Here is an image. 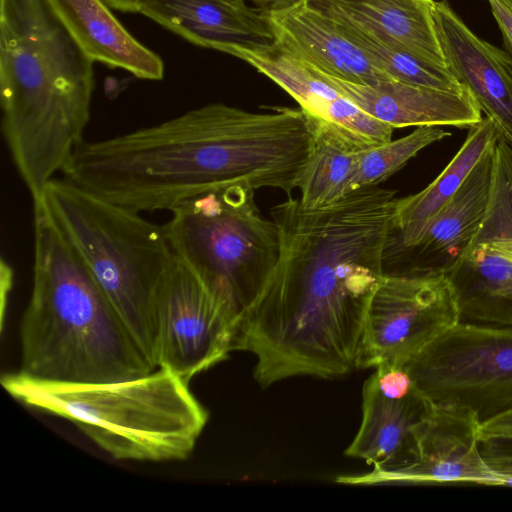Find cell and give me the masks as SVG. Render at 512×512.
I'll return each mask as SVG.
<instances>
[{
  "label": "cell",
  "mask_w": 512,
  "mask_h": 512,
  "mask_svg": "<svg viewBox=\"0 0 512 512\" xmlns=\"http://www.w3.org/2000/svg\"><path fill=\"white\" fill-rule=\"evenodd\" d=\"M310 116V115H309ZM313 145L300 179V202L306 208L333 204L349 193L360 151L366 147L337 126L310 116Z\"/></svg>",
  "instance_id": "23"
},
{
  "label": "cell",
  "mask_w": 512,
  "mask_h": 512,
  "mask_svg": "<svg viewBox=\"0 0 512 512\" xmlns=\"http://www.w3.org/2000/svg\"><path fill=\"white\" fill-rule=\"evenodd\" d=\"M430 405L403 366H378L363 385L361 424L345 454L379 469L409 463Z\"/></svg>",
  "instance_id": "12"
},
{
  "label": "cell",
  "mask_w": 512,
  "mask_h": 512,
  "mask_svg": "<svg viewBox=\"0 0 512 512\" xmlns=\"http://www.w3.org/2000/svg\"><path fill=\"white\" fill-rule=\"evenodd\" d=\"M481 427V420L468 409L431 404L417 430L415 451L409 463L393 469L373 468L361 475L340 476L336 482L499 486L481 452Z\"/></svg>",
  "instance_id": "11"
},
{
  "label": "cell",
  "mask_w": 512,
  "mask_h": 512,
  "mask_svg": "<svg viewBox=\"0 0 512 512\" xmlns=\"http://www.w3.org/2000/svg\"><path fill=\"white\" fill-rule=\"evenodd\" d=\"M236 57L283 88L305 113L337 126L360 144L377 146L391 140L393 127L363 112L320 72L274 45L262 52L240 51Z\"/></svg>",
  "instance_id": "17"
},
{
  "label": "cell",
  "mask_w": 512,
  "mask_h": 512,
  "mask_svg": "<svg viewBox=\"0 0 512 512\" xmlns=\"http://www.w3.org/2000/svg\"><path fill=\"white\" fill-rule=\"evenodd\" d=\"M61 24L94 62L123 69L133 76L159 81L161 57L141 44L117 20L104 0H46Z\"/></svg>",
  "instance_id": "18"
},
{
  "label": "cell",
  "mask_w": 512,
  "mask_h": 512,
  "mask_svg": "<svg viewBox=\"0 0 512 512\" xmlns=\"http://www.w3.org/2000/svg\"><path fill=\"white\" fill-rule=\"evenodd\" d=\"M313 9L330 18L341 33L366 53L392 80L450 92H463L467 89L448 68L427 63L397 46L380 40L338 12Z\"/></svg>",
  "instance_id": "24"
},
{
  "label": "cell",
  "mask_w": 512,
  "mask_h": 512,
  "mask_svg": "<svg viewBox=\"0 0 512 512\" xmlns=\"http://www.w3.org/2000/svg\"><path fill=\"white\" fill-rule=\"evenodd\" d=\"M33 206V285L20 326L19 372L44 381L106 383L158 368L44 209Z\"/></svg>",
  "instance_id": "4"
},
{
  "label": "cell",
  "mask_w": 512,
  "mask_h": 512,
  "mask_svg": "<svg viewBox=\"0 0 512 512\" xmlns=\"http://www.w3.org/2000/svg\"><path fill=\"white\" fill-rule=\"evenodd\" d=\"M163 226L173 253L227 299L241 324L279 255L278 226L259 211L254 189L231 185L195 196Z\"/></svg>",
  "instance_id": "7"
},
{
  "label": "cell",
  "mask_w": 512,
  "mask_h": 512,
  "mask_svg": "<svg viewBox=\"0 0 512 512\" xmlns=\"http://www.w3.org/2000/svg\"><path fill=\"white\" fill-rule=\"evenodd\" d=\"M499 135L495 123L489 117L483 118L470 128L458 152L428 186L416 194L397 198L394 233L405 248L417 244L431 219L458 191Z\"/></svg>",
  "instance_id": "21"
},
{
  "label": "cell",
  "mask_w": 512,
  "mask_h": 512,
  "mask_svg": "<svg viewBox=\"0 0 512 512\" xmlns=\"http://www.w3.org/2000/svg\"><path fill=\"white\" fill-rule=\"evenodd\" d=\"M239 327L227 299L174 254L155 303L156 366L189 383L237 350Z\"/></svg>",
  "instance_id": "9"
},
{
  "label": "cell",
  "mask_w": 512,
  "mask_h": 512,
  "mask_svg": "<svg viewBox=\"0 0 512 512\" xmlns=\"http://www.w3.org/2000/svg\"><path fill=\"white\" fill-rule=\"evenodd\" d=\"M93 63L46 0H0L2 131L32 199L85 141Z\"/></svg>",
  "instance_id": "3"
},
{
  "label": "cell",
  "mask_w": 512,
  "mask_h": 512,
  "mask_svg": "<svg viewBox=\"0 0 512 512\" xmlns=\"http://www.w3.org/2000/svg\"><path fill=\"white\" fill-rule=\"evenodd\" d=\"M503 240H512V147L499 135L493 151V174L487 211L469 246Z\"/></svg>",
  "instance_id": "26"
},
{
  "label": "cell",
  "mask_w": 512,
  "mask_h": 512,
  "mask_svg": "<svg viewBox=\"0 0 512 512\" xmlns=\"http://www.w3.org/2000/svg\"><path fill=\"white\" fill-rule=\"evenodd\" d=\"M495 144L485 152L458 191L431 219L413 248L427 254L447 256L452 264L469 246L487 211Z\"/></svg>",
  "instance_id": "22"
},
{
  "label": "cell",
  "mask_w": 512,
  "mask_h": 512,
  "mask_svg": "<svg viewBox=\"0 0 512 512\" xmlns=\"http://www.w3.org/2000/svg\"><path fill=\"white\" fill-rule=\"evenodd\" d=\"M1 384L23 404L73 422L116 460H184L208 420L189 383L161 367L106 383L44 381L18 371Z\"/></svg>",
  "instance_id": "5"
},
{
  "label": "cell",
  "mask_w": 512,
  "mask_h": 512,
  "mask_svg": "<svg viewBox=\"0 0 512 512\" xmlns=\"http://www.w3.org/2000/svg\"><path fill=\"white\" fill-rule=\"evenodd\" d=\"M396 193L366 186L320 208L288 199L271 209L279 255L239 327L261 387L357 369L367 309L384 275Z\"/></svg>",
  "instance_id": "1"
},
{
  "label": "cell",
  "mask_w": 512,
  "mask_h": 512,
  "mask_svg": "<svg viewBox=\"0 0 512 512\" xmlns=\"http://www.w3.org/2000/svg\"><path fill=\"white\" fill-rule=\"evenodd\" d=\"M112 9L125 13H139L144 0H104Z\"/></svg>",
  "instance_id": "31"
},
{
  "label": "cell",
  "mask_w": 512,
  "mask_h": 512,
  "mask_svg": "<svg viewBox=\"0 0 512 512\" xmlns=\"http://www.w3.org/2000/svg\"><path fill=\"white\" fill-rule=\"evenodd\" d=\"M338 12L380 40L447 68L434 20L435 0H302Z\"/></svg>",
  "instance_id": "20"
},
{
  "label": "cell",
  "mask_w": 512,
  "mask_h": 512,
  "mask_svg": "<svg viewBox=\"0 0 512 512\" xmlns=\"http://www.w3.org/2000/svg\"><path fill=\"white\" fill-rule=\"evenodd\" d=\"M246 1H252L253 3L263 7V9H269V8L289 4L296 0H246Z\"/></svg>",
  "instance_id": "32"
},
{
  "label": "cell",
  "mask_w": 512,
  "mask_h": 512,
  "mask_svg": "<svg viewBox=\"0 0 512 512\" xmlns=\"http://www.w3.org/2000/svg\"><path fill=\"white\" fill-rule=\"evenodd\" d=\"M274 47L328 76L361 85L392 80L335 23L302 0L265 9Z\"/></svg>",
  "instance_id": "14"
},
{
  "label": "cell",
  "mask_w": 512,
  "mask_h": 512,
  "mask_svg": "<svg viewBox=\"0 0 512 512\" xmlns=\"http://www.w3.org/2000/svg\"><path fill=\"white\" fill-rule=\"evenodd\" d=\"M445 270L460 321L512 329V240L471 245Z\"/></svg>",
  "instance_id": "19"
},
{
  "label": "cell",
  "mask_w": 512,
  "mask_h": 512,
  "mask_svg": "<svg viewBox=\"0 0 512 512\" xmlns=\"http://www.w3.org/2000/svg\"><path fill=\"white\" fill-rule=\"evenodd\" d=\"M313 145L311 118L301 108L255 113L211 103L121 134L115 175L138 212L172 211L203 193L244 185L298 188Z\"/></svg>",
  "instance_id": "2"
},
{
  "label": "cell",
  "mask_w": 512,
  "mask_h": 512,
  "mask_svg": "<svg viewBox=\"0 0 512 512\" xmlns=\"http://www.w3.org/2000/svg\"><path fill=\"white\" fill-rule=\"evenodd\" d=\"M459 321L456 291L444 268L384 273L367 309L357 368L402 367Z\"/></svg>",
  "instance_id": "10"
},
{
  "label": "cell",
  "mask_w": 512,
  "mask_h": 512,
  "mask_svg": "<svg viewBox=\"0 0 512 512\" xmlns=\"http://www.w3.org/2000/svg\"><path fill=\"white\" fill-rule=\"evenodd\" d=\"M512 14V0H498Z\"/></svg>",
  "instance_id": "33"
},
{
  "label": "cell",
  "mask_w": 512,
  "mask_h": 512,
  "mask_svg": "<svg viewBox=\"0 0 512 512\" xmlns=\"http://www.w3.org/2000/svg\"><path fill=\"white\" fill-rule=\"evenodd\" d=\"M481 441L512 444V410L483 422Z\"/></svg>",
  "instance_id": "28"
},
{
  "label": "cell",
  "mask_w": 512,
  "mask_h": 512,
  "mask_svg": "<svg viewBox=\"0 0 512 512\" xmlns=\"http://www.w3.org/2000/svg\"><path fill=\"white\" fill-rule=\"evenodd\" d=\"M403 367L433 405L468 409L482 423L512 410V329L459 321Z\"/></svg>",
  "instance_id": "8"
},
{
  "label": "cell",
  "mask_w": 512,
  "mask_h": 512,
  "mask_svg": "<svg viewBox=\"0 0 512 512\" xmlns=\"http://www.w3.org/2000/svg\"><path fill=\"white\" fill-rule=\"evenodd\" d=\"M434 20L447 68L512 147L511 56L473 33L446 0L435 2Z\"/></svg>",
  "instance_id": "13"
},
{
  "label": "cell",
  "mask_w": 512,
  "mask_h": 512,
  "mask_svg": "<svg viewBox=\"0 0 512 512\" xmlns=\"http://www.w3.org/2000/svg\"><path fill=\"white\" fill-rule=\"evenodd\" d=\"M320 74L363 112L393 128L452 126L470 129L483 119L468 89L450 92L396 80L361 85Z\"/></svg>",
  "instance_id": "16"
},
{
  "label": "cell",
  "mask_w": 512,
  "mask_h": 512,
  "mask_svg": "<svg viewBox=\"0 0 512 512\" xmlns=\"http://www.w3.org/2000/svg\"><path fill=\"white\" fill-rule=\"evenodd\" d=\"M447 136L450 133L438 126H420L397 140L362 149L349 184V193L385 181L425 147Z\"/></svg>",
  "instance_id": "25"
},
{
  "label": "cell",
  "mask_w": 512,
  "mask_h": 512,
  "mask_svg": "<svg viewBox=\"0 0 512 512\" xmlns=\"http://www.w3.org/2000/svg\"><path fill=\"white\" fill-rule=\"evenodd\" d=\"M139 13L194 45L235 57L269 50L275 41L265 9L246 0H144Z\"/></svg>",
  "instance_id": "15"
},
{
  "label": "cell",
  "mask_w": 512,
  "mask_h": 512,
  "mask_svg": "<svg viewBox=\"0 0 512 512\" xmlns=\"http://www.w3.org/2000/svg\"><path fill=\"white\" fill-rule=\"evenodd\" d=\"M33 203L44 209L156 366L155 303L174 257L164 226L65 178L50 180Z\"/></svg>",
  "instance_id": "6"
},
{
  "label": "cell",
  "mask_w": 512,
  "mask_h": 512,
  "mask_svg": "<svg viewBox=\"0 0 512 512\" xmlns=\"http://www.w3.org/2000/svg\"><path fill=\"white\" fill-rule=\"evenodd\" d=\"M0 268L1 327L3 328L5 307L13 286V270L4 259L1 260Z\"/></svg>",
  "instance_id": "30"
},
{
  "label": "cell",
  "mask_w": 512,
  "mask_h": 512,
  "mask_svg": "<svg viewBox=\"0 0 512 512\" xmlns=\"http://www.w3.org/2000/svg\"><path fill=\"white\" fill-rule=\"evenodd\" d=\"M487 1L501 31L506 51L512 58V14L498 0Z\"/></svg>",
  "instance_id": "29"
},
{
  "label": "cell",
  "mask_w": 512,
  "mask_h": 512,
  "mask_svg": "<svg viewBox=\"0 0 512 512\" xmlns=\"http://www.w3.org/2000/svg\"><path fill=\"white\" fill-rule=\"evenodd\" d=\"M481 452L499 486L512 487V445L481 441Z\"/></svg>",
  "instance_id": "27"
}]
</instances>
